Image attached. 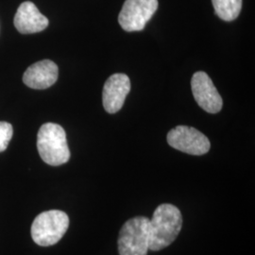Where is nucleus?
Listing matches in <instances>:
<instances>
[{
  "mask_svg": "<svg viewBox=\"0 0 255 255\" xmlns=\"http://www.w3.org/2000/svg\"><path fill=\"white\" fill-rule=\"evenodd\" d=\"M182 226L180 210L169 203L159 205L152 219H149V250L158 252L171 245L179 236Z\"/></svg>",
  "mask_w": 255,
  "mask_h": 255,
  "instance_id": "1",
  "label": "nucleus"
},
{
  "mask_svg": "<svg viewBox=\"0 0 255 255\" xmlns=\"http://www.w3.org/2000/svg\"><path fill=\"white\" fill-rule=\"evenodd\" d=\"M37 148L42 160L49 165L58 166L70 159L64 128L55 123H46L37 134Z\"/></svg>",
  "mask_w": 255,
  "mask_h": 255,
  "instance_id": "2",
  "label": "nucleus"
},
{
  "mask_svg": "<svg viewBox=\"0 0 255 255\" xmlns=\"http://www.w3.org/2000/svg\"><path fill=\"white\" fill-rule=\"evenodd\" d=\"M69 227L68 216L60 210H49L38 215L31 225V237L37 245L57 244Z\"/></svg>",
  "mask_w": 255,
  "mask_h": 255,
  "instance_id": "3",
  "label": "nucleus"
},
{
  "mask_svg": "<svg viewBox=\"0 0 255 255\" xmlns=\"http://www.w3.org/2000/svg\"><path fill=\"white\" fill-rule=\"evenodd\" d=\"M119 255H147L149 250V219H128L119 232Z\"/></svg>",
  "mask_w": 255,
  "mask_h": 255,
  "instance_id": "4",
  "label": "nucleus"
},
{
  "mask_svg": "<svg viewBox=\"0 0 255 255\" xmlns=\"http://www.w3.org/2000/svg\"><path fill=\"white\" fill-rule=\"evenodd\" d=\"M158 5V0H126L119 13L120 26L128 32L143 30Z\"/></svg>",
  "mask_w": 255,
  "mask_h": 255,
  "instance_id": "5",
  "label": "nucleus"
},
{
  "mask_svg": "<svg viewBox=\"0 0 255 255\" xmlns=\"http://www.w3.org/2000/svg\"><path fill=\"white\" fill-rule=\"evenodd\" d=\"M167 143L175 149L191 155L206 154L210 150L209 139L195 128L178 126L167 133Z\"/></svg>",
  "mask_w": 255,
  "mask_h": 255,
  "instance_id": "6",
  "label": "nucleus"
},
{
  "mask_svg": "<svg viewBox=\"0 0 255 255\" xmlns=\"http://www.w3.org/2000/svg\"><path fill=\"white\" fill-rule=\"evenodd\" d=\"M191 87L198 105L204 111L210 114H217L222 109V98L205 72L198 71L193 75Z\"/></svg>",
  "mask_w": 255,
  "mask_h": 255,
  "instance_id": "7",
  "label": "nucleus"
},
{
  "mask_svg": "<svg viewBox=\"0 0 255 255\" xmlns=\"http://www.w3.org/2000/svg\"><path fill=\"white\" fill-rule=\"evenodd\" d=\"M130 91V82L126 74L112 75L106 81L103 92V107L109 114H116L124 105L128 94Z\"/></svg>",
  "mask_w": 255,
  "mask_h": 255,
  "instance_id": "8",
  "label": "nucleus"
},
{
  "mask_svg": "<svg viewBox=\"0 0 255 255\" xmlns=\"http://www.w3.org/2000/svg\"><path fill=\"white\" fill-rule=\"evenodd\" d=\"M59 68L54 62L43 60L31 64L23 76V82L29 88L43 90L52 86L58 80Z\"/></svg>",
  "mask_w": 255,
  "mask_h": 255,
  "instance_id": "9",
  "label": "nucleus"
},
{
  "mask_svg": "<svg viewBox=\"0 0 255 255\" xmlns=\"http://www.w3.org/2000/svg\"><path fill=\"white\" fill-rule=\"evenodd\" d=\"M13 23L20 33L31 34L46 29L49 22L32 2L26 1L19 6Z\"/></svg>",
  "mask_w": 255,
  "mask_h": 255,
  "instance_id": "10",
  "label": "nucleus"
},
{
  "mask_svg": "<svg viewBox=\"0 0 255 255\" xmlns=\"http://www.w3.org/2000/svg\"><path fill=\"white\" fill-rule=\"evenodd\" d=\"M217 15L224 21L237 19L242 9V0H212Z\"/></svg>",
  "mask_w": 255,
  "mask_h": 255,
  "instance_id": "11",
  "label": "nucleus"
},
{
  "mask_svg": "<svg viewBox=\"0 0 255 255\" xmlns=\"http://www.w3.org/2000/svg\"><path fill=\"white\" fill-rule=\"evenodd\" d=\"M13 135L12 126L8 123L1 121L0 122V152L6 150L9 146V141Z\"/></svg>",
  "mask_w": 255,
  "mask_h": 255,
  "instance_id": "12",
  "label": "nucleus"
}]
</instances>
